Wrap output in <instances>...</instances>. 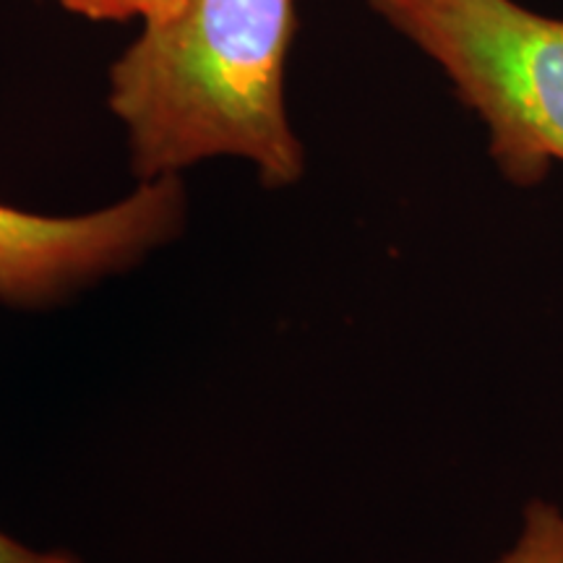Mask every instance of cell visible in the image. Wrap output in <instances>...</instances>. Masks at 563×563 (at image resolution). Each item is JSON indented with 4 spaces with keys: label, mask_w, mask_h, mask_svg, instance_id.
Here are the masks:
<instances>
[{
    "label": "cell",
    "mask_w": 563,
    "mask_h": 563,
    "mask_svg": "<svg viewBox=\"0 0 563 563\" xmlns=\"http://www.w3.org/2000/svg\"><path fill=\"white\" fill-rule=\"evenodd\" d=\"M295 0H180L110 66L108 104L139 183L180 178L214 157L245 159L266 188L306 173L287 115Z\"/></svg>",
    "instance_id": "6da1fadb"
},
{
    "label": "cell",
    "mask_w": 563,
    "mask_h": 563,
    "mask_svg": "<svg viewBox=\"0 0 563 563\" xmlns=\"http://www.w3.org/2000/svg\"><path fill=\"white\" fill-rule=\"evenodd\" d=\"M452 81L481 118L511 186L534 188L563 165V19L517 0H368Z\"/></svg>",
    "instance_id": "7a4b0ae2"
},
{
    "label": "cell",
    "mask_w": 563,
    "mask_h": 563,
    "mask_svg": "<svg viewBox=\"0 0 563 563\" xmlns=\"http://www.w3.org/2000/svg\"><path fill=\"white\" fill-rule=\"evenodd\" d=\"M186 220L180 178L139 183L110 207L76 217L0 203V302L40 308L173 241Z\"/></svg>",
    "instance_id": "3957f363"
},
{
    "label": "cell",
    "mask_w": 563,
    "mask_h": 563,
    "mask_svg": "<svg viewBox=\"0 0 563 563\" xmlns=\"http://www.w3.org/2000/svg\"><path fill=\"white\" fill-rule=\"evenodd\" d=\"M498 563H563V511L561 506L534 498L525 506L517 543Z\"/></svg>",
    "instance_id": "277c9868"
},
{
    "label": "cell",
    "mask_w": 563,
    "mask_h": 563,
    "mask_svg": "<svg viewBox=\"0 0 563 563\" xmlns=\"http://www.w3.org/2000/svg\"><path fill=\"white\" fill-rule=\"evenodd\" d=\"M70 13H79L91 21H152L167 13L180 0H55Z\"/></svg>",
    "instance_id": "5b68a950"
},
{
    "label": "cell",
    "mask_w": 563,
    "mask_h": 563,
    "mask_svg": "<svg viewBox=\"0 0 563 563\" xmlns=\"http://www.w3.org/2000/svg\"><path fill=\"white\" fill-rule=\"evenodd\" d=\"M0 563H81V559L68 551H40L0 530Z\"/></svg>",
    "instance_id": "8992f818"
}]
</instances>
